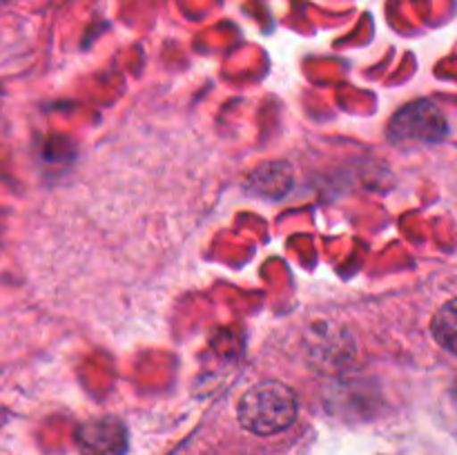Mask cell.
<instances>
[{
  "mask_svg": "<svg viewBox=\"0 0 457 455\" xmlns=\"http://www.w3.org/2000/svg\"><path fill=\"white\" fill-rule=\"evenodd\" d=\"M293 168L284 161H268V163H262L253 174L248 177V187L253 194L262 196V199H281L290 192L293 187Z\"/></svg>",
  "mask_w": 457,
  "mask_h": 455,
  "instance_id": "cell-4",
  "label": "cell"
},
{
  "mask_svg": "<svg viewBox=\"0 0 457 455\" xmlns=\"http://www.w3.org/2000/svg\"><path fill=\"white\" fill-rule=\"evenodd\" d=\"M76 444L80 455H125L129 435L119 418L105 415L83 424L76 433Z\"/></svg>",
  "mask_w": 457,
  "mask_h": 455,
  "instance_id": "cell-3",
  "label": "cell"
},
{
  "mask_svg": "<svg viewBox=\"0 0 457 455\" xmlns=\"http://www.w3.org/2000/svg\"><path fill=\"white\" fill-rule=\"evenodd\" d=\"M449 134L445 112L428 101L411 103L397 112L391 123V138L395 143H440Z\"/></svg>",
  "mask_w": 457,
  "mask_h": 455,
  "instance_id": "cell-2",
  "label": "cell"
},
{
  "mask_svg": "<svg viewBox=\"0 0 457 455\" xmlns=\"http://www.w3.org/2000/svg\"><path fill=\"white\" fill-rule=\"evenodd\" d=\"M433 335L437 342L446 348L449 352H455V339H457V312L455 302H449L433 319Z\"/></svg>",
  "mask_w": 457,
  "mask_h": 455,
  "instance_id": "cell-5",
  "label": "cell"
},
{
  "mask_svg": "<svg viewBox=\"0 0 457 455\" xmlns=\"http://www.w3.org/2000/svg\"><path fill=\"white\" fill-rule=\"evenodd\" d=\"M299 404L293 388L281 382H262L239 401V422L254 435H275L293 426Z\"/></svg>",
  "mask_w": 457,
  "mask_h": 455,
  "instance_id": "cell-1",
  "label": "cell"
}]
</instances>
